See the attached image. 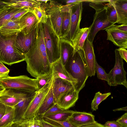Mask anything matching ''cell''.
Segmentation results:
<instances>
[{"mask_svg":"<svg viewBox=\"0 0 127 127\" xmlns=\"http://www.w3.org/2000/svg\"><path fill=\"white\" fill-rule=\"evenodd\" d=\"M47 120L57 124L62 127H77L72 125L68 120L63 122H59L51 120Z\"/></svg>","mask_w":127,"mask_h":127,"instance_id":"b9f144b4","label":"cell"},{"mask_svg":"<svg viewBox=\"0 0 127 127\" xmlns=\"http://www.w3.org/2000/svg\"><path fill=\"white\" fill-rule=\"evenodd\" d=\"M36 91L31 95L23 99L14 107L13 123L21 122L23 121L24 114L31 102L34 97Z\"/></svg>","mask_w":127,"mask_h":127,"instance_id":"e0dca14e","label":"cell"},{"mask_svg":"<svg viewBox=\"0 0 127 127\" xmlns=\"http://www.w3.org/2000/svg\"><path fill=\"white\" fill-rule=\"evenodd\" d=\"M17 34L6 37L0 33V61L2 63L11 65L25 61V54L19 51L15 46Z\"/></svg>","mask_w":127,"mask_h":127,"instance_id":"3957f363","label":"cell"},{"mask_svg":"<svg viewBox=\"0 0 127 127\" xmlns=\"http://www.w3.org/2000/svg\"><path fill=\"white\" fill-rule=\"evenodd\" d=\"M38 119L39 123L42 127H62L60 125L46 120L43 118Z\"/></svg>","mask_w":127,"mask_h":127,"instance_id":"8d00e7d4","label":"cell"},{"mask_svg":"<svg viewBox=\"0 0 127 127\" xmlns=\"http://www.w3.org/2000/svg\"><path fill=\"white\" fill-rule=\"evenodd\" d=\"M111 94L109 92L102 94L100 92L96 93L91 103V108L93 111H96L98 109L99 104L103 101L105 99Z\"/></svg>","mask_w":127,"mask_h":127,"instance_id":"d6a6232c","label":"cell"},{"mask_svg":"<svg viewBox=\"0 0 127 127\" xmlns=\"http://www.w3.org/2000/svg\"><path fill=\"white\" fill-rule=\"evenodd\" d=\"M74 111L71 110H64L56 113L41 116V117L48 120H51L59 122H63L68 120Z\"/></svg>","mask_w":127,"mask_h":127,"instance_id":"f546056e","label":"cell"},{"mask_svg":"<svg viewBox=\"0 0 127 127\" xmlns=\"http://www.w3.org/2000/svg\"><path fill=\"white\" fill-rule=\"evenodd\" d=\"M39 23L35 15L30 11L24 14L19 20L20 32L26 34L30 32Z\"/></svg>","mask_w":127,"mask_h":127,"instance_id":"ffe728a7","label":"cell"},{"mask_svg":"<svg viewBox=\"0 0 127 127\" xmlns=\"http://www.w3.org/2000/svg\"><path fill=\"white\" fill-rule=\"evenodd\" d=\"M95 69L98 79L104 80L107 82L108 81L107 74L105 72L104 69L98 64L96 60L95 62Z\"/></svg>","mask_w":127,"mask_h":127,"instance_id":"d590c367","label":"cell"},{"mask_svg":"<svg viewBox=\"0 0 127 127\" xmlns=\"http://www.w3.org/2000/svg\"><path fill=\"white\" fill-rule=\"evenodd\" d=\"M9 127H25L24 122L13 123Z\"/></svg>","mask_w":127,"mask_h":127,"instance_id":"681fc988","label":"cell"},{"mask_svg":"<svg viewBox=\"0 0 127 127\" xmlns=\"http://www.w3.org/2000/svg\"><path fill=\"white\" fill-rule=\"evenodd\" d=\"M36 79L26 75L8 77L0 79V85L6 89H12L29 93L37 90Z\"/></svg>","mask_w":127,"mask_h":127,"instance_id":"5b68a950","label":"cell"},{"mask_svg":"<svg viewBox=\"0 0 127 127\" xmlns=\"http://www.w3.org/2000/svg\"><path fill=\"white\" fill-rule=\"evenodd\" d=\"M6 110V105L0 101V119L4 115Z\"/></svg>","mask_w":127,"mask_h":127,"instance_id":"bcb514c9","label":"cell"},{"mask_svg":"<svg viewBox=\"0 0 127 127\" xmlns=\"http://www.w3.org/2000/svg\"><path fill=\"white\" fill-rule=\"evenodd\" d=\"M117 49L122 58L127 63V51L126 49L124 48L119 47Z\"/></svg>","mask_w":127,"mask_h":127,"instance_id":"ee69618b","label":"cell"},{"mask_svg":"<svg viewBox=\"0 0 127 127\" xmlns=\"http://www.w3.org/2000/svg\"><path fill=\"white\" fill-rule=\"evenodd\" d=\"M38 25L26 34L21 32L17 34L15 45L17 49L21 53L26 54L34 46L37 38Z\"/></svg>","mask_w":127,"mask_h":127,"instance_id":"30bf717a","label":"cell"},{"mask_svg":"<svg viewBox=\"0 0 127 127\" xmlns=\"http://www.w3.org/2000/svg\"><path fill=\"white\" fill-rule=\"evenodd\" d=\"M54 77L50 82L40 90L36 91V94L32 100L23 117V121H28L35 118L36 113L46 95L52 85Z\"/></svg>","mask_w":127,"mask_h":127,"instance_id":"52a82bcc","label":"cell"},{"mask_svg":"<svg viewBox=\"0 0 127 127\" xmlns=\"http://www.w3.org/2000/svg\"><path fill=\"white\" fill-rule=\"evenodd\" d=\"M27 70L32 77L37 78L45 75L52 69L48 60L44 43L43 24L39 22L37 35L32 48L25 54Z\"/></svg>","mask_w":127,"mask_h":127,"instance_id":"6da1fadb","label":"cell"},{"mask_svg":"<svg viewBox=\"0 0 127 127\" xmlns=\"http://www.w3.org/2000/svg\"><path fill=\"white\" fill-rule=\"evenodd\" d=\"M115 52V63L114 67L107 74V83L110 86L122 85L127 88V73L124 69L123 59L120 56L117 49H116Z\"/></svg>","mask_w":127,"mask_h":127,"instance_id":"8992f818","label":"cell"},{"mask_svg":"<svg viewBox=\"0 0 127 127\" xmlns=\"http://www.w3.org/2000/svg\"><path fill=\"white\" fill-rule=\"evenodd\" d=\"M89 32V28L86 27L80 29L71 41L74 48L73 55L77 51L82 49Z\"/></svg>","mask_w":127,"mask_h":127,"instance_id":"d4e9b609","label":"cell"},{"mask_svg":"<svg viewBox=\"0 0 127 127\" xmlns=\"http://www.w3.org/2000/svg\"><path fill=\"white\" fill-rule=\"evenodd\" d=\"M22 9L15 8L7 5L1 7L0 8V28Z\"/></svg>","mask_w":127,"mask_h":127,"instance_id":"484cf974","label":"cell"},{"mask_svg":"<svg viewBox=\"0 0 127 127\" xmlns=\"http://www.w3.org/2000/svg\"><path fill=\"white\" fill-rule=\"evenodd\" d=\"M59 46L60 58L63 64L65 66L73 55V47L71 41L63 38H60Z\"/></svg>","mask_w":127,"mask_h":127,"instance_id":"603a6c76","label":"cell"},{"mask_svg":"<svg viewBox=\"0 0 127 127\" xmlns=\"http://www.w3.org/2000/svg\"><path fill=\"white\" fill-rule=\"evenodd\" d=\"M6 106L5 113L0 119V127H9L13 122V107Z\"/></svg>","mask_w":127,"mask_h":127,"instance_id":"4dcf8cb0","label":"cell"},{"mask_svg":"<svg viewBox=\"0 0 127 127\" xmlns=\"http://www.w3.org/2000/svg\"><path fill=\"white\" fill-rule=\"evenodd\" d=\"M106 127H123L116 121H107L104 125Z\"/></svg>","mask_w":127,"mask_h":127,"instance_id":"f6af8a7d","label":"cell"},{"mask_svg":"<svg viewBox=\"0 0 127 127\" xmlns=\"http://www.w3.org/2000/svg\"><path fill=\"white\" fill-rule=\"evenodd\" d=\"M33 93H29L12 89H6L4 92L0 96V101L6 106L13 107Z\"/></svg>","mask_w":127,"mask_h":127,"instance_id":"7c38bea8","label":"cell"},{"mask_svg":"<svg viewBox=\"0 0 127 127\" xmlns=\"http://www.w3.org/2000/svg\"><path fill=\"white\" fill-rule=\"evenodd\" d=\"M79 93L75 90L70 91L62 96L56 103L62 110H67L74 105L78 99Z\"/></svg>","mask_w":127,"mask_h":127,"instance_id":"44dd1931","label":"cell"},{"mask_svg":"<svg viewBox=\"0 0 127 127\" xmlns=\"http://www.w3.org/2000/svg\"><path fill=\"white\" fill-rule=\"evenodd\" d=\"M81 127H106L104 125L96 122L94 123L84 126Z\"/></svg>","mask_w":127,"mask_h":127,"instance_id":"7dc6e473","label":"cell"},{"mask_svg":"<svg viewBox=\"0 0 127 127\" xmlns=\"http://www.w3.org/2000/svg\"><path fill=\"white\" fill-rule=\"evenodd\" d=\"M63 110L56 103H55L40 116L53 114Z\"/></svg>","mask_w":127,"mask_h":127,"instance_id":"74e56055","label":"cell"},{"mask_svg":"<svg viewBox=\"0 0 127 127\" xmlns=\"http://www.w3.org/2000/svg\"><path fill=\"white\" fill-rule=\"evenodd\" d=\"M113 25L107 19L105 9L95 12L93 23L89 28V32L87 39L91 43L93 44L94 38L98 31L102 30H105Z\"/></svg>","mask_w":127,"mask_h":127,"instance_id":"ba28073f","label":"cell"},{"mask_svg":"<svg viewBox=\"0 0 127 127\" xmlns=\"http://www.w3.org/2000/svg\"><path fill=\"white\" fill-rule=\"evenodd\" d=\"M9 69L2 63H0V79L9 76Z\"/></svg>","mask_w":127,"mask_h":127,"instance_id":"f35d334b","label":"cell"},{"mask_svg":"<svg viewBox=\"0 0 127 127\" xmlns=\"http://www.w3.org/2000/svg\"><path fill=\"white\" fill-rule=\"evenodd\" d=\"M37 1L40 2H43L45 4H46L47 2L49 0H37Z\"/></svg>","mask_w":127,"mask_h":127,"instance_id":"11a10c76","label":"cell"},{"mask_svg":"<svg viewBox=\"0 0 127 127\" xmlns=\"http://www.w3.org/2000/svg\"><path fill=\"white\" fill-rule=\"evenodd\" d=\"M20 32L19 20H10L0 28V33L3 36L8 37L16 34Z\"/></svg>","mask_w":127,"mask_h":127,"instance_id":"cb8c5ba5","label":"cell"},{"mask_svg":"<svg viewBox=\"0 0 127 127\" xmlns=\"http://www.w3.org/2000/svg\"><path fill=\"white\" fill-rule=\"evenodd\" d=\"M25 127H27V124H26L25 125Z\"/></svg>","mask_w":127,"mask_h":127,"instance_id":"9f6ffc18","label":"cell"},{"mask_svg":"<svg viewBox=\"0 0 127 127\" xmlns=\"http://www.w3.org/2000/svg\"><path fill=\"white\" fill-rule=\"evenodd\" d=\"M110 0H91L89 2V6L98 12L105 9Z\"/></svg>","mask_w":127,"mask_h":127,"instance_id":"e575fe53","label":"cell"},{"mask_svg":"<svg viewBox=\"0 0 127 127\" xmlns=\"http://www.w3.org/2000/svg\"><path fill=\"white\" fill-rule=\"evenodd\" d=\"M2 63L1 62V61H0V63Z\"/></svg>","mask_w":127,"mask_h":127,"instance_id":"6f0895ef","label":"cell"},{"mask_svg":"<svg viewBox=\"0 0 127 127\" xmlns=\"http://www.w3.org/2000/svg\"><path fill=\"white\" fill-rule=\"evenodd\" d=\"M105 31L107 34V40L110 41L119 47L127 48V33L111 27Z\"/></svg>","mask_w":127,"mask_h":127,"instance_id":"9a60e30c","label":"cell"},{"mask_svg":"<svg viewBox=\"0 0 127 127\" xmlns=\"http://www.w3.org/2000/svg\"><path fill=\"white\" fill-rule=\"evenodd\" d=\"M74 4L62 5L61 6V11L62 23L61 37L60 38H65L69 32L70 27L71 8Z\"/></svg>","mask_w":127,"mask_h":127,"instance_id":"ac0fdd59","label":"cell"},{"mask_svg":"<svg viewBox=\"0 0 127 127\" xmlns=\"http://www.w3.org/2000/svg\"><path fill=\"white\" fill-rule=\"evenodd\" d=\"M123 110L126 111H127V107H124V108H120L118 109H115L114 110H113V111H116L117 110Z\"/></svg>","mask_w":127,"mask_h":127,"instance_id":"db71d44e","label":"cell"},{"mask_svg":"<svg viewBox=\"0 0 127 127\" xmlns=\"http://www.w3.org/2000/svg\"><path fill=\"white\" fill-rule=\"evenodd\" d=\"M53 77V72L52 69L49 72L46 74L36 78L37 91L40 90L46 85L49 83Z\"/></svg>","mask_w":127,"mask_h":127,"instance_id":"836d02e7","label":"cell"},{"mask_svg":"<svg viewBox=\"0 0 127 127\" xmlns=\"http://www.w3.org/2000/svg\"><path fill=\"white\" fill-rule=\"evenodd\" d=\"M116 10L117 23L127 24V0H111Z\"/></svg>","mask_w":127,"mask_h":127,"instance_id":"7402d4cb","label":"cell"},{"mask_svg":"<svg viewBox=\"0 0 127 127\" xmlns=\"http://www.w3.org/2000/svg\"><path fill=\"white\" fill-rule=\"evenodd\" d=\"M105 11L108 21L113 25L117 23V17L116 12L111 0L105 8Z\"/></svg>","mask_w":127,"mask_h":127,"instance_id":"1f68e13d","label":"cell"},{"mask_svg":"<svg viewBox=\"0 0 127 127\" xmlns=\"http://www.w3.org/2000/svg\"><path fill=\"white\" fill-rule=\"evenodd\" d=\"M46 5L44 3L40 2L30 10L35 15L38 22L42 24L45 23L49 17L46 13Z\"/></svg>","mask_w":127,"mask_h":127,"instance_id":"f1b7e54d","label":"cell"},{"mask_svg":"<svg viewBox=\"0 0 127 127\" xmlns=\"http://www.w3.org/2000/svg\"><path fill=\"white\" fill-rule=\"evenodd\" d=\"M48 1L46 4V13L54 30L60 38L62 23L61 8L62 5L54 0Z\"/></svg>","mask_w":127,"mask_h":127,"instance_id":"9c48e42d","label":"cell"},{"mask_svg":"<svg viewBox=\"0 0 127 127\" xmlns=\"http://www.w3.org/2000/svg\"><path fill=\"white\" fill-rule=\"evenodd\" d=\"M6 5L16 8H24L30 10L40 3L37 0H11L3 1Z\"/></svg>","mask_w":127,"mask_h":127,"instance_id":"4316f807","label":"cell"},{"mask_svg":"<svg viewBox=\"0 0 127 127\" xmlns=\"http://www.w3.org/2000/svg\"><path fill=\"white\" fill-rule=\"evenodd\" d=\"M34 119L30 120L25 121L27 123V127H34Z\"/></svg>","mask_w":127,"mask_h":127,"instance_id":"f907efd6","label":"cell"},{"mask_svg":"<svg viewBox=\"0 0 127 127\" xmlns=\"http://www.w3.org/2000/svg\"><path fill=\"white\" fill-rule=\"evenodd\" d=\"M52 85L38 110L35 118H38L39 116H40L55 104Z\"/></svg>","mask_w":127,"mask_h":127,"instance_id":"83f0119b","label":"cell"},{"mask_svg":"<svg viewBox=\"0 0 127 127\" xmlns=\"http://www.w3.org/2000/svg\"><path fill=\"white\" fill-rule=\"evenodd\" d=\"M90 0H68L66 1V4H69L76 3L79 2H89L90 1Z\"/></svg>","mask_w":127,"mask_h":127,"instance_id":"c3c4849f","label":"cell"},{"mask_svg":"<svg viewBox=\"0 0 127 127\" xmlns=\"http://www.w3.org/2000/svg\"><path fill=\"white\" fill-rule=\"evenodd\" d=\"M34 127H42L40 125L38 119L37 118H35L34 121Z\"/></svg>","mask_w":127,"mask_h":127,"instance_id":"816d5d0a","label":"cell"},{"mask_svg":"<svg viewBox=\"0 0 127 127\" xmlns=\"http://www.w3.org/2000/svg\"><path fill=\"white\" fill-rule=\"evenodd\" d=\"M51 65L54 78H59L67 80L72 83L74 85L75 88L77 83V81L67 71L60 58L51 64Z\"/></svg>","mask_w":127,"mask_h":127,"instance_id":"d6986e66","label":"cell"},{"mask_svg":"<svg viewBox=\"0 0 127 127\" xmlns=\"http://www.w3.org/2000/svg\"><path fill=\"white\" fill-rule=\"evenodd\" d=\"M42 24L46 52L49 61L51 64L60 58V38L54 30L49 17L46 22Z\"/></svg>","mask_w":127,"mask_h":127,"instance_id":"277c9868","label":"cell"},{"mask_svg":"<svg viewBox=\"0 0 127 127\" xmlns=\"http://www.w3.org/2000/svg\"><path fill=\"white\" fill-rule=\"evenodd\" d=\"M52 88L55 104L63 95L70 91L75 90L74 85L72 83L59 78L54 77Z\"/></svg>","mask_w":127,"mask_h":127,"instance_id":"5bb4252c","label":"cell"},{"mask_svg":"<svg viewBox=\"0 0 127 127\" xmlns=\"http://www.w3.org/2000/svg\"><path fill=\"white\" fill-rule=\"evenodd\" d=\"M110 27L120 31L127 33V24H124L120 25L114 24Z\"/></svg>","mask_w":127,"mask_h":127,"instance_id":"7bdbcfd3","label":"cell"},{"mask_svg":"<svg viewBox=\"0 0 127 127\" xmlns=\"http://www.w3.org/2000/svg\"><path fill=\"white\" fill-rule=\"evenodd\" d=\"M30 11L29 9L23 8L15 14L10 20L13 21H19L24 14Z\"/></svg>","mask_w":127,"mask_h":127,"instance_id":"ab89813d","label":"cell"},{"mask_svg":"<svg viewBox=\"0 0 127 127\" xmlns=\"http://www.w3.org/2000/svg\"><path fill=\"white\" fill-rule=\"evenodd\" d=\"M116 121L123 127H127V113H125Z\"/></svg>","mask_w":127,"mask_h":127,"instance_id":"60d3db41","label":"cell"},{"mask_svg":"<svg viewBox=\"0 0 127 127\" xmlns=\"http://www.w3.org/2000/svg\"><path fill=\"white\" fill-rule=\"evenodd\" d=\"M68 120L72 125L77 127H81L96 122L95 116L92 114L76 111H74Z\"/></svg>","mask_w":127,"mask_h":127,"instance_id":"2e32d148","label":"cell"},{"mask_svg":"<svg viewBox=\"0 0 127 127\" xmlns=\"http://www.w3.org/2000/svg\"><path fill=\"white\" fill-rule=\"evenodd\" d=\"M64 66L70 75L77 80L75 89L79 93L85 86L89 77L82 49L76 52Z\"/></svg>","mask_w":127,"mask_h":127,"instance_id":"7a4b0ae2","label":"cell"},{"mask_svg":"<svg viewBox=\"0 0 127 127\" xmlns=\"http://www.w3.org/2000/svg\"><path fill=\"white\" fill-rule=\"evenodd\" d=\"M6 90V89L0 85V96Z\"/></svg>","mask_w":127,"mask_h":127,"instance_id":"f5cc1de1","label":"cell"},{"mask_svg":"<svg viewBox=\"0 0 127 127\" xmlns=\"http://www.w3.org/2000/svg\"><path fill=\"white\" fill-rule=\"evenodd\" d=\"M82 49L84 52L89 76H94L95 72V62L96 59L93 44L91 43L87 38Z\"/></svg>","mask_w":127,"mask_h":127,"instance_id":"4fadbf2b","label":"cell"},{"mask_svg":"<svg viewBox=\"0 0 127 127\" xmlns=\"http://www.w3.org/2000/svg\"><path fill=\"white\" fill-rule=\"evenodd\" d=\"M82 2L75 3L71 8L70 30L67 36L63 38L71 42L80 29V25L83 9Z\"/></svg>","mask_w":127,"mask_h":127,"instance_id":"8fae6325","label":"cell"}]
</instances>
